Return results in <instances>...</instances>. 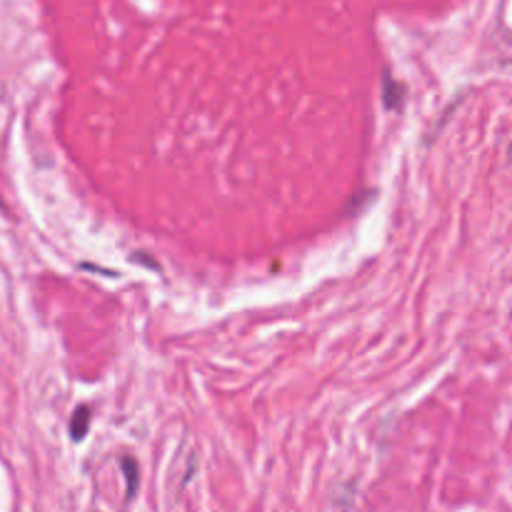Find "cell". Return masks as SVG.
Returning a JSON list of instances; mask_svg holds the SVG:
<instances>
[{"mask_svg": "<svg viewBox=\"0 0 512 512\" xmlns=\"http://www.w3.org/2000/svg\"><path fill=\"white\" fill-rule=\"evenodd\" d=\"M383 105L385 110H393V113H403L405 108V85L395 80L390 70H385L383 75Z\"/></svg>", "mask_w": 512, "mask_h": 512, "instance_id": "obj_1", "label": "cell"}, {"mask_svg": "<svg viewBox=\"0 0 512 512\" xmlns=\"http://www.w3.org/2000/svg\"><path fill=\"white\" fill-rule=\"evenodd\" d=\"M90 420H93V410H90L88 405H80L73 413V420H70V438H73L75 443H80V440L88 435Z\"/></svg>", "mask_w": 512, "mask_h": 512, "instance_id": "obj_2", "label": "cell"}, {"mask_svg": "<svg viewBox=\"0 0 512 512\" xmlns=\"http://www.w3.org/2000/svg\"><path fill=\"white\" fill-rule=\"evenodd\" d=\"M123 473L125 480H128V488H125V500H133L135 493H138V483H140V473H138V463L133 458H123Z\"/></svg>", "mask_w": 512, "mask_h": 512, "instance_id": "obj_3", "label": "cell"}]
</instances>
